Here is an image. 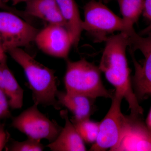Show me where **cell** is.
<instances>
[{
    "label": "cell",
    "instance_id": "obj_1",
    "mask_svg": "<svg viewBox=\"0 0 151 151\" xmlns=\"http://www.w3.org/2000/svg\"><path fill=\"white\" fill-rule=\"evenodd\" d=\"M105 42L98 66L100 71L115 87L114 93L127 101L131 115L142 117L144 110L133 89L127 62L126 52L129 45V35L126 32H120L109 36Z\"/></svg>",
    "mask_w": 151,
    "mask_h": 151
},
{
    "label": "cell",
    "instance_id": "obj_2",
    "mask_svg": "<svg viewBox=\"0 0 151 151\" xmlns=\"http://www.w3.org/2000/svg\"><path fill=\"white\" fill-rule=\"evenodd\" d=\"M24 71L34 103L60 110L56 98L58 78L55 71L41 64L21 47L7 52Z\"/></svg>",
    "mask_w": 151,
    "mask_h": 151
},
{
    "label": "cell",
    "instance_id": "obj_3",
    "mask_svg": "<svg viewBox=\"0 0 151 151\" xmlns=\"http://www.w3.org/2000/svg\"><path fill=\"white\" fill-rule=\"evenodd\" d=\"M64 77L65 91L96 99L111 98L114 94L103 85L99 66L82 58L76 61L66 59Z\"/></svg>",
    "mask_w": 151,
    "mask_h": 151
},
{
    "label": "cell",
    "instance_id": "obj_4",
    "mask_svg": "<svg viewBox=\"0 0 151 151\" xmlns=\"http://www.w3.org/2000/svg\"><path fill=\"white\" fill-rule=\"evenodd\" d=\"M147 34L142 36L135 30L128 34L135 69L132 85L139 100L151 95V31Z\"/></svg>",
    "mask_w": 151,
    "mask_h": 151
},
{
    "label": "cell",
    "instance_id": "obj_5",
    "mask_svg": "<svg viewBox=\"0 0 151 151\" xmlns=\"http://www.w3.org/2000/svg\"><path fill=\"white\" fill-rule=\"evenodd\" d=\"M111 107L100 122L97 140L89 151H114L122 142L128 131L130 116L122 113L121 105L123 98L114 93Z\"/></svg>",
    "mask_w": 151,
    "mask_h": 151
},
{
    "label": "cell",
    "instance_id": "obj_6",
    "mask_svg": "<svg viewBox=\"0 0 151 151\" xmlns=\"http://www.w3.org/2000/svg\"><path fill=\"white\" fill-rule=\"evenodd\" d=\"M84 16L83 30L90 34L97 42L106 41L110 35L116 32H127L123 19L100 2L91 0L87 3Z\"/></svg>",
    "mask_w": 151,
    "mask_h": 151
},
{
    "label": "cell",
    "instance_id": "obj_7",
    "mask_svg": "<svg viewBox=\"0 0 151 151\" xmlns=\"http://www.w3.org/2000/svg\"><path fill=\"white\" fill-rule=\"evenodd\" d=\"M38 106L34 103L13 118L12 126L28 138L39 140L45 139L51 143L57 137L63 128L41 112Z\"/></svg>",
    "mask_w": 151,
    "mask_h": 151
},
{
    "label": "cell",
    "instance_id": "obj_8",
    "mask_svg": "<svg viewBox=\"0 0 151 151\" xmlns=\"http://www.w3.org/2000/svg\"><path fill=\"white\" fill-rule=\"evenodd\" d=\"M38 29L11 12H0V39L6 52L11 49L29 46Z\"/></svg>",
    "mask_w": 151,
    "mask_h": 151
},
{
    "label": "cell",
    "instance_id": "obj_9",
    "mask_svg": "<svg viewBox=\"0 0 151 151\" xmlns=\"http://www.w3.org/2000/svg\"><path fill=\"white\" fill-rule=\"evenodd\" d=\"M41 51L50 56L67 59L73 41L64 27L49 24L39 31L35 40Z\"/></svg>",
    "mask_w": 151,
    "mask_h": 151
},
{
    "label": "cell",
    "instance_id": "obj_10",
    "mask_svg": "<svg viewBox=\"0 0 151 151\" xmlns=\"http://www.w3.org/2000/svg\"><path fill=\"white\" fill-rule=\"evenodd\" d=\"M129 125L123 139L114 151H151V132L140 116L130 115Z\"/></svg>",
    "mask_w": 151,
    "mask_h": 151
},
{
    "label": "cell",
    "instance_id": "obj_11",
    "mask_svg": "<svg viewBox=\"0 0 151 151\" xmlns=\"http://www.w3.org/2000/svg\"><path fill=\"white\" fill-rule=\"evenodd\" d=\"M65 126L55 140L46 146L52 151H85V142L69 119L67 110L60 112Z\"/></svg>",
    "mask_w": 151,
    "mask_h": 151
},
{
    "label": "cell",
    "instance_id": "obj_12",
    "mask_svg": "<svg viewBox=\"0 0 151 151\" xmlns=\"http://www.w3.org/2000/svg\"><path fill=\"white\" fill-rule=\"evenodd\" d=\"M56 98L60 106H64L73 114L71 119L80 121L90 119L94 112V100L81 94L58 91Z\"/></svg>",
    "mask_w": 151,
    "mask_h": 151
},
{
    "label": "cell",
    "instance_id": "obj_13",
    "mask_svg": "<svg viewBox=\"0 0 151 151\" xmlns=\"http://www.w3.org/2000/svg\"><path fill=\"white\" fill-rule=\"evenodd\" d=\"M25 13L43 20L49 24L58 25L65 27L56 0H27Z\"/></svg>",
    "mask_w": 151,
    "mask_h": 151
},
{
    "label": "cell",
    "instance_id": "obj_14",
    "mask_svg": "<svg viewBox=\"0 0 151 151\" xmlns=\"http://www.w3.org/2000/svg\"><path fill=\"white\" fill-rule=\"evenodd\" d=\"M65 24V28L69 32L73 41V45L78 47L80 41L83 20L79 14L75 0H56Z\"/></svg>",
    "mask_w": 151,
    "mask_h": 151
},
{
    "label": "cell",
    "instance_id": "obj_15",
    "mask_svg": "<svg viewBox=\"0 0 151 151\" xmlns=\"http://www.w3.org/2000/svg\"><path fill=\"white\" fill-rule=\"evenodd\" d=\"M4 74V91L8 98L10 108L21 109L23 105V89L21 87L13 73L7 65L3 64Z\"/></svg>",
    "mask_w": 151,
    "mask_h": 151
},
{
    "label": "cell",
    "instance_id": "obj_16",
    "mask_svg": "<svg viewBox=\"0 0 151 151\" xmlns=\"http://www.w3.org/2000/svg\"><path fill=\"white\" fill-rule=\"evenodd\" d=\"M127 32L129 33L134 29V24L142 14L145 0H117Z\"/></svg>",
    "mask_w": 151,
    "mask_h": 151
},
{
    "label": "cell",
    "instance_id": "obj_17",
    "mask_svg": "<svg viewBox=\"0 0 151 151\" xmlns=\"http://www.w3.org/2000/svg\"><path fill=\"white\" fill-rule=\"evenodd\" d=\"M70 120L84 142L95 143L98 134L100 122H93L90 119L80 121L71 119Z\"/></svg>",
    "mask_w": 151,
    "mask_h": 151
},
{
    "label": "cell",
    "instance_id": "obj_18",
    "mask_svg": "<svg viewBox=\"0 0 151 151\" xmlns=\"http://www.w3.org/2000/svg\"><path fill=\"white\" fill-rule=\"evenodd\" d=\"M41 140L28 138L22 142L15 141L6 148V150L10 151H42L45 146Z\"/></svg>",
    "mask_w": 151,
    "mask_h": 151
},
{
    "label": "cell",
    "instance_id": "obj_19",
    "mask_svg": "<svg viewBox=\"0 0 151 151\" xmlns=\"http://www.w3.org/2000/svg\"><path fill=\"white\" fill-rule=\"evenodd\" d=\"M9 108L8 98L5 92L0 88V120L10 117Z\"/></svg>",
    "mask_w": 151,
    "mask_h": 151
},
{
    "label": "cell",
    "instance_id": "obj_20",
    "mask_svg": "<svg viewBox=\"0 0 151 151\" xmlns=\"http://www.w3.org/2000/svg\"><path fill=\"white\" fill-rule=\"evenodd\" d=\"M9 135L6 132L4 124L0 125V151H2L6 147L8 142Z\"/></svg>",
    "mask_w": 151,
    "mask_h": 151
},
{
    "label": "cell",
    "instance_id": "obj_21",
    "mask_svg": "<svg viewBox=\"0 0 151 151\" xmlns=\"http://www.w3.org/2000/svg\"><path fill=\"white\" fill-rule=\"evenodd\" d=\"M142 14L151 22V0H145Z\"/></svg>",
    "mask_w": 151,
    "mask_h": 151
},
{
    "label": "cell",
    "instance_id": "obj_22",
    "mask_svg": "<svg viewBox=\"0 0 151 151\" xmlns=\"http://www.w3.org/2000/svg\"><path fill=\"white\" fill-rule=\"evenodd\" d=\"M6 52L4 49L3 47L2 43L0 39V63L2 64L7 63V57Z\"/></svg>",
    "mask_w": 151,
    "mask_h": 151
},
{
    "label": "cell",
    "instance_id": "obj_23",
    "mask_svg": "<svg viewBox=\"0 0 151 151\" xmlns=\"http://www.w3.org/2000/svg\"><path fill=\"white\" fill-rule=\"evenodd\" d=\"M145 123L148 129L151 132V108L147 116Z\"/></svg>",
    "mask_w": 151,
    "mask_h": 151
},
{
    "label": "cell",
    "instance_id": "obj_24",
    "mask_svg": "<svg viewBox=\"0 0 151 151\" xmlns=\"http://www.w3.org/2000/svg\"><path fill=\"white\" fill-rule=\"evenodd\" d=\"M151 31V22L150 24L147 27H146L142 31L143 34H147V33Z\"/></svg>",
    "mask_w": 151,
    "mask_h": 151
},
{
    "label": "cell",
    "instance_id": "obj_25",
    "mask_svg": "<svg viewBox=\"0 0 151 151\" xmlns=\"http://www.w3.org/2000/svg\"><path fill=\"white\" fill-rule=\"evenodd\" d=\"M14 5H17L22 2H26L27 0H11Z\"/></svg>",
    "mask_w": 151,
    "mask_h": 151
},
{
    "label": "cell",
    "instance_id": "obj_26",
    "mask_svg": "<svg viewBox=\"0 0 151 151\" xmlns=\"http://www.w3.org/2000/svg\"><path fill=\"white\" fill-rule=\"evenodd\" d=\"M2 2V0H0V5L1 6V7L2 8L5 9H6L7 6H5Z\"/></svg>",
    "mask_w": 151,
    "mask_h": 151
},
{
    "label": "cell",
    "instance_id": "obj_27",
    "mask_svg": "<svg viewBox=\"0 0 151 151\" xmlns=\"http://www.w3.org/2000/svg\"><path fill=\"white\" fill-rule=\"evenodd\" d=\"M0 8H2L1 6V5H0Z\"/></svg>",
    "mask_w": 151,
    "mask_h": 151
},
{
    "label": "cell",
    "instance_id": "obj_28",
    "mask_svg": "<svg viewBox=\"0 0 151 151\" xmlns=\"http://www.w3.org/2000/svg\"><path fill=\"white\" fill-rule=\"evenodd\" d=\"M0 121H1V120H0ZM1 122H0V125H1Z\"/></svg>",
    "mask_w": 151,
    "mask_h": 151
}]
</instances>
